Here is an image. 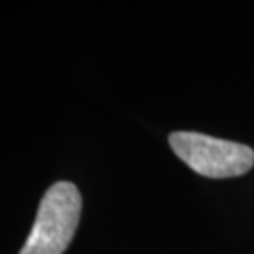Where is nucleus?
I'll return each instance as SVG.
<instances>
[{"label": "nucleus", "mask_w": 254, "mask_h": 254, "mask_svg": "<svg viewBox=\"0 0 254 254\" xmlns=\"http://www.w3.org/2000/svg\"><path fill=\"white\" fill-rule=\"evenodd\" d=\"M169 142L182 162L208 179H233L254 167V150L240 142L185 130L170 134Z\"/></svg>", "instance_id": "2"}, {"label": "nucleus", "mask_w": 254, "mask_h": 254, "mask_svg": "<svg viewBox=\"0 0 254 254\" xmlns=\"http://www.w3.org/2000/svg\"><path fill=\"white\" fill-rule=\"evenodd\" d=\"M83 200L71 182L50 187L40 201L32 231L18 254H63L79 225Z\"/></svg>", "instance_id": "1"}]
</instances>
